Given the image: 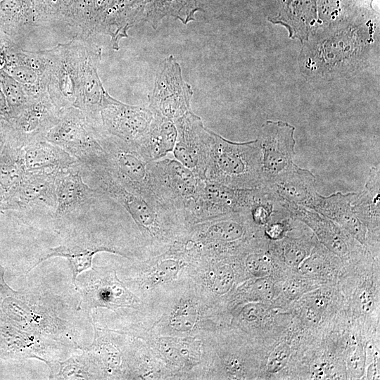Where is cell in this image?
Listing matches in <instances>:
<instances>
[{
  "mask_svg": "<svg viewBox=\"0 0 380 380\" xmlns=\"http://www.w3.org/2000/svg\"><path fill=\"white\" fill-rule=\"evenodd\" d=\"M146 310V332L154 335L206 336L226 327V310L206 296L189 277L154 298Z\"/></svg>",
  "mask_w": 380,
  "mask_h": 380,
  "instance_id": "1",
  "label": "cell"
},
{
  "mask_svg": "<svg viewBox=\"0 0 380 380\" xmlns=\"http://www.w3.org/2000/svg\"><path fill=\"white\" fill-rule=\"evenodd\" d=\"M94 189L119 203L137 225L151 255L167 250L188 229L183 220L163 204L125 188L103 165L79 163Z\"/></svg>",
  "mask_w": 380,
  "mask_h": 380,
  "instance_id": "2",
  "label": "cell"
},
{
  "mask_svg": "<svg viewBox=\"0 0 380 380\" xmlns=\"http://www.w3.org/2000/svg\"><path fill=\"white\" fill-rule=\"evenodd\" d=\"M265 241L246 210L196 223L172 246L200 262L239 257Z\"/></svg>",
  "mask_w": 380,
  "mask_h": 380,
  "instance_id": "3",
  "label": "cell"
},
{
  "mask_svg": "<svg viewBox=\"0 0 380 380\" xmlns=\"http://www.w3.org/2000/svg\"><path fill=\"white\" fill-rule=\"evenodd\" d=\"M205 179L238 189L261 186V151L257 139L234 142L210 130Z\"/></svg>",
  "mask_w": 380,
  "mask_h": 380,
  "instance_id": "4",
  "label": "cell"
},
{
  "mask_svg": "<svg viewBox=\"0 0 380 380\" xmlns=\"http://www.w3.org/2000/svg\"><path fill=\"white\" fill-rule=\"evenodd\" d=\"M86 39L77 37L67 44L42 51L46 60V86L49 96L61 110L76 107L80 91Z\"/></svg>",
  "mask_w": 380,
  "mask_h": 380,
  "instance_id": "5",
  "label": "cell"
},
{
  "mask_svg": "<svg viewBox=\"0 0 380 380\" xmlns=\"http://www.w3.org/2000/svg\"><path fill=\"white\" fill-rule=\"evenodd\" d=\"M92 129L106 154L107 163L103 166L128 190L163 205L154 188L149 161L141 151L99 128Z\"/></svg>",
  "mask_w": 380,
  "mask_h": 380,
  "instance_id": "6",
  "label": "cell"
},
{
  "mask_svg": "<svg viewBox=\"0 0 380 380\" xmlns=\"http://www.w3.org/2000/svg\"><path fill=\"white\" fill-rule=\"evenodd\" d=\"M45 139L56 144L84 165H106L105 151L84 113L75 107L60 110L59 119Z\"/></svg>",
  "mask_w": 380,
  "mask_h": 380,
  "instance_id": "7",
  "label": "cell"
},
{
  "mask_svg": "<svg viewBox=\"0 0 380 380\" xmlns=\"http://www.w3.org/2000/svg\"><path fill=\"white\" fill-rule=\"evenodd\" d=\"M205 336H159L146 333L143 338L167 370L170 379H203Z\"/></svg>",
  "mask_w": 380,
  "mask_h": 380,
  "instance_id": "8",
  "label": "cell"
},
{
  "mask_svg": "<svg viewBox=\"0 0 380 380\" xmlns=\"http://www.w3.org/2000/svg\"><path fill=\"white\" fill-rule=\"evenodd\" d=\"M259 192L254 189L233 188L202 179L196 196L184 213L185 223H196L232 213L248 210Z\"/></svg>",
  "mask_w": 380,
  "mask_h": 380,
  "instance_id": "9",
  "label": "cell"
},
{
  "mask_svg": "<svg viewBox=\"0 0 380 380\" xmlns=\"http://www.w3.org/2000/svg\"><path fill=\"white\" fill-rule=\"evenodd\" d=\"M149 170L161 202L184 220V213L194 200L202 179L175 158L167 156L149 162Z\"/></svg>",
  "mask_w": 380,
  "mask_h": 380,
  "instance_id": "10",
  "label": "cell"
},
{
  "mask_svg": "<svg viewBox=\"0 0 380 380\" xmlns=\"http://www.w3.org/2000/svg\"><path fill=\"white\" fill-rule=\"evenodd\" d=\"M192 96L179 64L172 55L166 57L158 68L148 107L154 114L175 122L191 110Z\"/></svg>",
  "mask_w": 380,
  "mask_h": 380,
  "instance_id": "11",
  "label": "cell"
},
{
  "mask_svg": "<svg viewBox=\"0 0 380 380\" xmlns=\"http://www.w3.org/2000/svg\"><path fill=\"white\" fill-rule=\"evenodd\" d=\"M295 127L283 121L267 120L257 139L261 151L262 185L286 173L296 164Z\"/></svg>",
  "mask_w": 380,
  "mask_h": 380,
  "instance_id": "12",
  "label": "cell"
},
{
  "mask_svg": "<svg viewBox=\"0 0 380 380\" xmlns=\"http://www.w3.org/2000/svg\"><path fill=\"white\" fill-rule=\"evenodd\" d=\"M153 118L148 106L125 104L110 96L99 113L98 122L91 126L139 148Z\"/></svg>",
  "mask_w": 380,
  "mask_h": 380,
  "instance_id": "13",
  "label": "cell"
},
{
  "mask_svg": "<svg viewBox=\"0 0 380 380\" xmlns=\"http://www.w3.org/2000/svg\"><path fill=\"white\" fill-rule=\"evenodd\" d=\"M296 218L305 223L318 241L341 260L356 262L369 251L348 232L332 220L303 206L281 202Z\"/></svg>",
  "mask_w": 380,
  "mask_h": 380,
  "instance_id": "14",
  "label": "cell"
},
{
  "mask_svg": "<svg viewBox=\"0 0 380 380\" xmlns=\"http://www.w3.org/2000/svg\"><path fill=\"white\" fill-rule=\"evenodd\" d=\"M191 262L181 251L171 246L140 263L137 281L146 305L180 280L189 277Z\"/></svg>",
  "mask_w": 380,
  "mask_h": 380,
  "instance_id": "15",
  "label": "cell"
},
{
  "mask_svg": "<svg viewBox=\"0 0 380 380\" xmlns=\"http://www.w3.org/2000/svg\"><path fill=\"white\" fill-rule=\"evenodd\" d=\"M177 129L174 158L198 177L205 179L208 160L210 129L190 110L174 122Z\"/></svg>",
  "mask_w": 380,
  "mask_h": 380,
  "instance_id": "16",
  "label": "cell"
},
{
  "mask_svg": "<svg viewBox=\"0 0 380 380\" xmlns=\"http://www.w3.org/2000/svg\"><path fill=\"white\" fill-rule=\"evenodd\" d=\"M92 276L82 293L84 308L103 307L116 310L145 307V303L118 279L115 270H95Z\"/></svg>",
  "mask_w": 380,
  "mask_h": 380,
  "instance_id": "17",
  "label": "cell"
},
{
  "mask_svg": "<svg viewBox=\"0 0 380 380\" xmlns=\"http://www.w3.org/2000/svg\"><path fill=\"white\" fill-rule=\"evenodd\" d=\"M60 110L51 102L49 94L32 99L16 115L14 139L24 147L36 141L45 139L48 132L59 119Z\"/></svg>",
  "mask_w": 380,
  "mask_h": 380,
  "instance_id": "18",
  "label": "cell"
},
{
  "mask_svg": "<svg viewBox=\"0 0 380 380\" xmlns=\"http://www.w3.org/2000/svg\"><path fill=\"white\" fill-rule=\"evenodd\" d=\"M55 194L56 206L54 210L57 218L76 213L103 195L84 181L79 162L57 173Z\"/></svg>",
  "mask_w": 380,
  "mask_h": 380,
  "instance_id": "19",
  "label": "cell"
},
{
  "mask_svg": "<svg viewBox=\"0 0 380 380\" xmlns=\"http://www.w3.org/2000/svg\"><path fill=\"white\" fill-rule=\"evenodd\" d=\"M380 172L372 167L362 191L355 195L352 207L367 229L366 248L376 257L379 255Z\"/></svg>",
  "mask_w": 380,
  "mask_h": 380,
  "instance_id": "20",
  "label": "cell"
},
{
  "mask_svg": "<svg viewBox=\"0 0 380 380\" xmlns=\"http://www.w3.org/2000/svg\"><path fill=\"white\" fill-rule=\"evenodd\" d=\"M355 194L336 192L323 196L317 193L309 209L338 224L366 248L367 229L352 207Z\"/></svg>",
  "mask_w": 380,
  "mask_h": 380,
  "instance_id": "21",
  "label": "cell"
},
{
  "mask_svg": "<svg viewBox=\"0 0 380 380\" xmlns=\"http://www.w3.org/2000/svg\"><path fill=\"white\" fill-rule=\"evenodd\" d=\"M58 172L26 170L8 206L25 209L43 205L55 210V179Z\"/></svg>",
  "mask_w": 380,
  "mask_h": 380,
  "instance_id": "22",
  "label": "cell"
},
{
  "mask_svg": "<svg viewBox=\"0 0 380 380\" xmlns=\"http://www.w3.org/2000/svg\"><path fill=\"white\" fill-rule=\"evenodd\" d=\"M316 179L309 170L296 165L290 170L261 186L274 194L280 200L310 208L317 194Z\"/></svg>",
  "mask_w": 380,
  "mask_h": 380,
  "instance_id": "23",
  "label": "cell"
},
{
  "mask_svg": "<svg viewBox=\"0 0 380 380\" xmlns=\"http://www.w3.org/2000/svg\"><path fill=\"white\" fill-rule=\"evenodd\" d=\"M27 171L58 172L72 167L78 161L58 146L46 139L23 147Z\"/></svg>",
  "mask_w": 380,
  "mask_h": 380,
  "instance_id": "24",
  "label": "cell"
},
{
  "mask_svg": "<svg viewBox=\"0 0 380 380\" xmlns=\"http://www.w3.org/2000/svg\"><path fill=\"white\" fill-rule=\"evenodd\" d=\"M99 251H108L129 258L122 248L111 243L91 241H73L63 246L49 248L42 260L53 256H63L70 262L73 269V281L82 270L91 267L93 255Z\"/></svg>",
  "mask_w": 380,
  "mask_h": 380,
  "instance_id": "25",
  "label": "cell"
},
{
  "mask_svg": "<svg viewBox=\"0 0 380 380\" xmlns=\"http://www.w3.org/2000/svg\"><path fill=\"white\" fill-rule=\"evenodd\" d=\"M177 138L175 122L154 114L148 132L139 149L151 162L167 156L172 153Z\"/></svg>",
  "mask_w": 380,
  "mask_h": 380,
  "instance_id": "26",
  "label": "cell"
},
{
  "mask_svg": "<svg viewBox=\"0 0 380 380\" xmlns=\"http://www.w3.org/2000/svg\"><path fill=\"white\" fill-rule=\"evenodd\" d=\"M199 0H148L144 19L156 30L165 17H174L183 24L195 20V14L203 11Z\"/></svg>",
  "mask_w": 380,
  "mask_h": 380,
  "instance_id": "27",
  "label": "cell"
},
{
  "mask_svg": "<svg viewBox=\"0 0 380 380\" xmlns=\"http://www.w3.org/2000/svg\"><path fill=\"white\" fill-rule=\"evenodd\" d=\"M239 258L246 279L270 276L277 263L268 250L267 241Z\"/></svg>",
  "mask_w": 380,
  "mask_h": 380,
  "instance_id": "28",
  "label": "cell"
},
{
  "mask_svg": "<svg viewBox=\"0 0 380 380\" xmlns=\"http://www.w3.org/2000/svg\"><path fill=\"white\" fill-rule=\"evenodd\" d=\"M291 353V346L287 341L278 343L267 357L265 363V372L274 374L284 369L290 360Z\"/></svg>",
  "mask_w": 380,
  "mask_h": 380,
  "instance_id": "29",
  "label": "cell"
},
{
  "mask_svg": "<svg viewBox=\"0 0 380 380\" xmlns=\"http://www.w3.org/2000/svg\"><path fill=\"white\" fill-rule=\"evenodd\" d=\"M365 349L360 342L349 348L346 358L348 372L352 379H360L366 370Z\"/></svg>",
  "mask_w": 380,
  "mask_h": 380,
  "instance_id": "30",
  "label": "cell"
},
{
  "mask_svg": "<svg viewBox=\"0 0 380 380\" xmlns=\"http://www.w3.org/2000/svg\"><path fill=\"white\" fill-rule=\"evenodd\" d=\"M305 279L291 278L286 280L280 289V294L286 300L298 298L305 291L314 286Z\"/></svg>",
  "mask_w": 380,
  "mask_h": 380,
  "instance_id": "31",
  "label": "cell"
}]
</instances>
